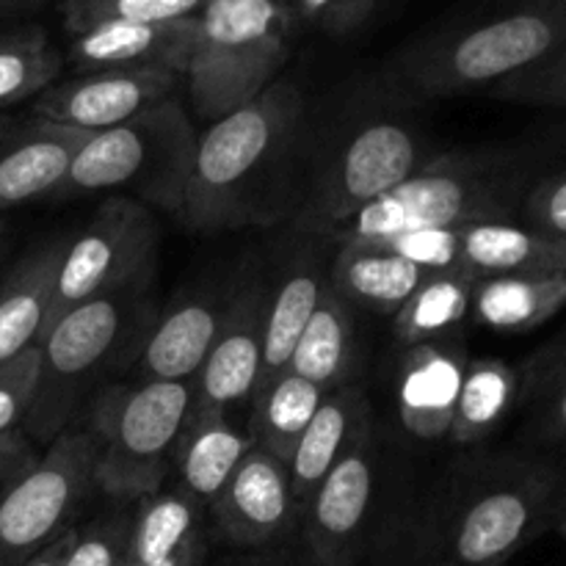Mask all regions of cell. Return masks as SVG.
Masks as SVG:
<instances>
[{
  "mask_svg": "<svg viewBox=\"0 0 566 566\" xmlns=\"http://www.w3.org/2000/svg\"><path fill=\"white\" fill-rule=\"evenodd\" d=\"M33 440L25 431H9L0 434V492L9 486V481L20 473L22 468L33 462Z\"/></svg>",
  "mask_w": 566,
  "mask_h": 566,
  "instance_id": "60d3db41",
  "label": "cell"
},
{
  "mask_svg": "<svg viewBox=\"0 0 566 566\" xmlns=\"http://www.w3.org/2000/svg\"><path fill=\"white\" fill-rule=\"evenodd\" d=\"M426 276H429V271L409 263L381 243L346 241L337 243L329 285L354 310L392 318L409 302V296L418 291Z\"/></svg>",
  "mask_w": 566,
  "mask_h": 566,
  "instance_id": "603a6c76",
  "label": "cell"
},
{
  "mask_svg": "<svg viewBox=\"0 0 566 566\" xmlns=\"http://www.w3.org/2000/svg\"><path fill=\"white\" fill-rule=\"evenodd\" d=\"M205 0H64L66 33L97 22H177L193 20Z\"/></svg>",
  "mask_w": 566,
  "mask_h": 566,
  "instance_id": "836d02e7",
  "label": "cell"
},
{
  "mask_svg": "<svg viewBox=\"0 0 566 566\" xmlns=\"http://www.w3.org/2000/svg\"><path fill=\"white\" fill-rule=\"evenodd\" d=\"M230 296V293H227ZM227 296L197 293L177 304L142 346L138 379L193 381L216 340L227 310Z\"/></svg>",
  "mask_w": 566,
  "mask_h": 566,
  "instance_id": "44dd1931",
  "label": "cell"
},
{
  "mask_svg": "<svg viewBox=\"0 0 566 566\" xmlns=\"http://www.w3.org/2000/svg\"><path fill=\"white\" fill-rule=\"evenodd\" d=\"M381 3L385 0H291L287 9L293 20L310 22L321 31L343 36L365 25Z\"/></svg>",
  "mask_w": 566,
  "mask_h": 566,
  "instance_id": "ab89813d",
  "label": "cell"
},
{
  "mask_svg": "<svg viewBox=\"0 0 566 566\" xmlns=\"http://www.w3.org/2000/svg\"><path fill=\"white\" fill-rule=\"evenodd\" d=\"M39 3H48V0H9V9L22 11V9H31V6H39Z\"/></svg>",
  "mask_w": 566,
  "mask_h": 566,
  "instance_id": "f6af8a7d",
  "label": "cell"
},
{
  "mask_svg": "<svg viewBox=\"0 0 566 566\" xmlns=\"http://www.w3.org/2000/svg\"><path fill=\"white\" fill-rule=\"evenodd\" d=\"M197 17L177 22H97L70 33V59L81 72L166 66L186 77Z\"/></svg>",
  "mask_w": 566,
  "mask_h": 566,
  "instance_id": "e0dca14e",
  "label": "cell"
},
{
  "mask_svg": "<svg viewBox=\"0 0 566 566\" xmlns=\"http://www.w3.org/2000/svg\"><path fill=\"white\" fill-rule=\"evenodd\" d=\"M520 370L495 357L468 359L448 440L457 446H479L490 440L503 420L517 409Z\"/></svg>",
  "mask_w": 566,
  "mask_h": 566,
  "instance_id": "83f0119b",
  "label": "cell"
},
{
  "mask_svg": "<svg viewBox=\"0 0 566 566\" xmlns=\"http://www.w3.org/2000/svg\"><path fill=\"white\" fill-rule=\"evenodd\" d=\"M418 99L398 92L385 75L352 86L335 114L329 138L313 147L304 175L298 227L326 238L415 175L431 155L415 125Z\"/></svg>",
  "mask_w": 566,
  "mask_h": 566,
  "instance_id": "7a4b0ae2",
  "label": "cell"
},
{
  "mask_svg": "<svg viewBox=\"0 0 566 566\" xmlns=\"http://www.w3.org/2000/svg\"><path fill=\"white\" fill-rule=\"evenodd\" d=\"M199 534H202V503L180 486L160 490L133 506L127 558L133 566L158 564Z\"/></svg>",
  "mask_w": 566,
  "mask_h": 566,
  "instance_id": "f546056e",
  "label": "cell"
},
{
  "mask_svg": "<svg viewBox=\"0 0 566 566\" xmlns=\"http://www.w3.org/2000/svg\"><path fill=\"white\" fill-rule=\"evenodd\" d=\"M462 265L475 276L566 274V241L523 221H479L462 227Z\"/></svg>",
  "mask_w": 566,
  "mask_h": 566,
  "instance_id": "484cf974",
  "label": "cell"
},
{
  "mask_svg": "<svg viewBox=\"0 0 566 566\" xmlns=\"http://www.w3.org/2000/svg\"><path fill=\"white\" fill-rule=\"evenodd\" d=\"M553 528L566 539V481H564V490L562 497H558V509H556V520H553Z\"/></svg>",
  "mask_w": 566,
  "mask_h": 566,
  "instance_id": "ee69618b",
  "label": "cell"
},
{
  "mask_svg": "<svg viewBox=\"0 0 566 566\" xmlns=\"http://www.w3.org/2000/svg\"><path fill=\"white\" fill-rule=\"evenodd\" d=\"M280 3H285V6H287V3H291V0H280Z\"/></svg>",
  "mask_w": 566,
  "mask_h": 566,
  "instance_id": "f907efd6",
  "label": "cell"
},
{
  "mask_svg": "<svg viewBox=\"0 0 566 566\" xmlns=\"http://www.w3.org/2000/svg\"><path fill=\"white\" fill-rule=\"evenodd\" d=\"M99 440L92 426L70 423L48 451L0 492V566H22L72 528V517L97 490Z\"/></svg>",
  "mask_w": 566,
  "mask_h": 566,
  "instance_id": "30bf717a",
  "label": "cell"
},
{
  "mask_svg": "<svg viewBox=\"0 0 566 566\" xmlns=\"http://www.w3.org/2000/svg\"><path fill=\"white\" fill-rule=\"evenodd\" d=\"M293 22L280 0H205L182 77L197 116L213 122L265 92L291 53Z\"/></svg>",
  "mask_w": 566,
  "mask_h": 566,
  "instance_id": "ba28073f",
  "label": "cell"
},
{
  "mask_svg": "<svg viewBox=\"0 0 566 566\" xmlns=\"http://www.w3.org/2000/svg\"><path fill=\"white\" fill-rule=\"evenodd\" d=\"M158 221L147 205L108 197L75 238H66L48 326L92 298L147 285Z\"/></svg>",
  "mask_w": 566,
  "mask_h": 566,
  "instance_id": "8fae6325",
  "label": "cell"
},
{
  "mask_svg": "<svg viewBox=\"0 0 566 566\" xmlns=\"http://www.w3.org/2000/svg\"><path fill=\"white\" fill-rule=\"evenodd\" d=\"M566 310V274L479 276L470 298V318L492 332H534Z\"/></svg>",
  "mask_w": 566,
  "mask_h": 566,
  "instance_id": "d4e9b609",
  "label": "cell"
},
{
  "mask_svg": "<svg viewBox=\"0 0 566 566\" xmlns=\"http://www.w3.org/2000/svg\"><path fill=\"white\" fill-rule=\"evenodd\" d=\"M528 434L545 446L566 448V332L542 346L520 370V401Z\"/></svg>",
  "mask_w": 566,
  "mask_h": 566,
  "instance_id": "1f68e13d",
  "label": "cell"
},
{
  "mask_svg": "<svg viewBox=\"0 0 566 566\" xmlns=\"http://www.w3.org/2000/svg\"><path fill=\"white\" fill-rule=\"evenodd\" d=\"M249 448L252 437L249 431L238 429L230 412L193 409L175 457V470L180 479L177 486L197 497L202 506H210Z\"/></svg>",
  "mask_w": 566,
  "mask_h": 566,
  "instance_id": "cb8c5ba5",
  "label": "cell"
},
{
  "mask_svg": "<svg viewBox=\"0 0 566 566\" xmlns=\"http://www.w3.org/2000/svg\"><path fill=\"white\" fill-rule=\"evenodd\" d=\"M133 506L114 503L111 512L99 514L83 528H75L61 566H119L122 558L127 556V542H130Z\"/></svg>",
  "mask_w": 566,
  "mask_h": 566,
  "instance_id": "e575fe53",
  "label": "cell"
},
{
  "mask_svg": "<svg viewBox=\"0 0 566 566\" xmlns=\"http://www.w3.org/2000/svg\"><path fill=\"white\" fill-rule=\"evenodd\" d=\"M376 495L374 426L354 440L340 462L304 503V536L321 566H352L368 534Z\"/></svg>",
  "mask_w": 566,
  "mask_h": 566,
  "instance_id": "4fadbf2b",
  "label": "cell"
},
{
  "mask_svg": "<svg viewBox=\"0 0 566 566\" xmlns=\"http://www.w3.org/2000/svg\"><path fill=\"white\" fill-rule=\"evenodd\" d=\"M191 403L193 381H138L103 390L88 415L99 440L97 490L127 506L164 490L175 473Z\"/></svg>",
  "mask_w": 566,
  "mask_h": 566,
  "instance_id": "9c48e42d",
  "label": "cell"
},
{
  "mask_svg": "<svg viewBox=\"0 0 566 566\" xmlns=\"http://www.w3.org/2000/svg\"><path fill=\"white\" fill-rule=\"evenodd\" d=\"M464 368L468 354L451 337L409 346L398 374V415L409 434L426 442L446 440Z\"/></svg>",
  "mask_w": 566,
  "mask_h": 566,
  "instance_id": "ac0fdd59",
  "label": "cell"
},
{
  "mask_svg": "<svg viewBox=\"0 0 566 566\" xmlns=\"http://www.w3.org/2000/svg\"><path fill=\"white\" fill-rule=\"evenodd\" d=\"M210 509L219 534L230 545H269L291 528L298 512L287 464L263 448L252 446Z\"/></svg>",
  "mask_w": 566,
  "mask_h": 566,
  "instance_id": "9a60e30c",
  "label": "cell"
},
{
  "mask_svg": "<svg viewBox=\"0 0 566 566\" xmlns=\"http://www.w3.org/2000/svg\"><path fill=\"white\" fill-rule=\"evenodd\" d=\"M72 536H75V528L66 531L64 536H59L53 545H48L42 553H36L33 558H28L22 566H61L64 564L66 551H70V545H72Z\"/></svg>",
  "mask_w": 566,
  "mask_h": 566,
  "instance_id": "7bdbcfd3",
  "label": "cell"
},
{
  "mask_svg": "<svg viewBox=\"0 0 566 566\" xmlns=\"http://www.w3.org/2000/svg\"><path fill=\"white\" fill-rule=\"evenodd\" d=\"M6 230H9V224H6V221L0 219V252H3V243H6Z\"/></svg>",
  "mask_w": 566,
  "mask_h": 566,
  "instance_id": "bcb514c9",
  "label": "cell"
},
{
  "mask_svg": "<svg viewBox=\"0 0 566 566\" xmlns=\"http://www.w3.org/2000/svg\"><path fill=\"white\" fill-rule=\"evenodd\" d=\"M566 44V0H501L481 14L423 33L387 59L381 75L418 99L490 92Z\"/></svg>",
  "mask_w": 566,
  "mask_h": 566,
  "instance_id": "277c9868",
  "label": "cell"
},
{
  "mask_svg": "<svg viewBox=\"0 0 566 566\" xmlns=\"http://www.w3.org/2000/svg\"><path fill=\"white\" fill-rule=\"evenodd\" d=\"M64 70V55L44 28L28 25L0 33V111L39 97Z\"/></svg>",
  "mask_w": 566,
  "mask_h": 566,
  "instance_id": "d6a6232c",
  "label": "cell"
},
{
  "mask_svg": "<svg viewBox=\"0 0 566 566\" xmlns=\"http://www.w3.org/2000/svg\"><path fill=\"white\" fill-rule=\"evenodd\" d=\"M6 125H9V119H0V130H3Z\"/></svg>",
  "mask_w": 566,
  "mask_h": 566,
  "instance_id": "681fc988",
  "label": "cell"
},
{
  "mask_svg": "<svg viewBox=\"0 0 566 566\" xmlns=\"http://www.w3.org/2000/svg\"><path fill=\"white\" fill-rule=\"evenodd\" d=\"M357 363V318L354 307L326 285L313 318L304 326L287 370L313 381L324 392L348 385Z\"/></svg>",
  "mask_w": 566,
  "mask_h": 566,
  "instance_id": "4316f807",
  "label": "cell"
},
{
  "mask_svg": "<svg viewBox=\"0 0 566 566\" xmlns=\"http://www.w3.org/2000/svg\"><path fill=\"white\" fill-rule=\"evenodd\" d=\"M556 144L512 142L431 155L409 180L365 205L326 241L379 243L429 227L520 221L525 197L551 171Z\"/></svg>",
  "mask_w": 566,
  "mask_h": 566,
  "instance_id": "3957f363",
  "label": "cell"
},
{
  "mask_svg": "<svg viewBox=\"0 0 566 566\" xmlns=\"http://www.w3.org/2000/svg\"><path fill=\"white\" fill-rule=\"evenodd\" d=\"M265 276H243L241 285L227 296L216 340L193 379V409L232 412L252 401L263 368L265 304H269Z\"/></svg>",
  "mask_w": 566,
  "mask_h": 566,
  "instance_id": "5bb4252c",
  "label": "cell"
},
{
  "mask_svg": "<svg viewBox=\"0 0 566 566\" xmlns=\"http://www.w3.org/2000/svg\"><path fill=\"white\" fill-rule=\"evenodd\" d=\"M566 470L547 459H486L462 481L442 523L446 566H503L553 528Z\"/></svg>",
  "mask_w": 566,
  "mask_h": 566,
  "instance_id": "8992f818",
  "label": "cell"
},
{
  "mask_svg": "<svg viewBox=\"0 0 566 566\" xmlns=\"http://www.w3.org/2000/svg\"><path fill=\"white\" fill-rule=\"evenodd\" d=\"M326 392L302 376L285 374L276 376L269 387L252 398V420H249V437L252 446L263 448L271 457L291 462L298 440L307 431L310 420L318 412Z\"/></svg>",
  "mask_w": 566,
  "mask_h": 566,
  "instance_id": "f1b7e54d",
  "label": "cell"
},
{
  "mask_svg": "<svg viewBox=\"0 0 566 566\" xmlns=\"http://www.w3.org/2000/svg\"><path fill=\"white\" fill-rule=\"evenodd\" d=\"M64 243L66 238H53L31 249L0 276V365L42 340L53 310Z\"/></svg>",
  "mask_w": 566,
  "mask_h": 566,
  "instance_id": "ffe728a7",
  "label": "cell"
},
{
  "mask_svg": "<svg viewBox=\"0 0 566 566\" xmlns=\"http://www.w3.org/2000/svg\"><path fill=\"white\" fill-rule=\"evenodd\" d=\"M326 285H329V276H326L324 258H321L315 243H304L282 263L280 276L269 285L263 368H260V381L254 396L287 370L293 348H296L307 321L313 318Z\"/></svg>",
  "mask_w": 566,
  "mask_h": 566,
  "instance_id": "d6986e66",
  "label": "cell"
},
{
  "mask_svg": "<svg viewBox=\"0 0 566 566\" xmlns=\"http://www.w3.org/2000/svg\"><path fill=\"white\" fill-rule=\"evenodd\" d=\"M409 263L420 265L429 274L464 269L462 265V227H429V230L403 232V235L379 241Z\"/></svg>",
  "mask_w": 566,
  "mask_h": 566,
  "instance_id": "8d00e7d4",
  "label": "cell"
},
{
  "mask_svg": "<svg viewBox=\"0 0 566 566\" xmlns=\"http://www.w3.org/2000/svg\"><path fill=\"white\" fill-rule=\"evenodd\" d=\"M119 566H133V564H130V558H127V556H125V558H122V562H119Z\"/></svg>",
  "mask_w": 566,
  "mask_h": 566,
  "instance_id": "c3c4849f",
  "label": "cell"
},
{
  "mask_svg": "<svg viewBox=\"0 0 566 566\" xmlns=\"http://www.w3.org/2000/svg\"><path fill=\"white\" fill-rule=\"evenodd\" d=\"M9 0H0V14H9Z\"/></svg>",
  "mask_w": 566,
  "mask_h": 566,
  "instance_id": "7dc6e473",
  "label": "cell"
},
{
  "mask_svg": "<svg viewBox=\"0 0 566 566\" xmlns=\"http://www.w3.org/2000/svg\"><path fill=\"white\" fill-rule=\"evenodd\" d=\"M88 136L33 116L20 125L9 122L0 130V216L36 199H53Z\"/></svg>",
  "mask_w": 566,
  "mask_h": 566,
  "instance_id": "2e32d148",
  "label": "cell"
},
{
  "mask_svg": "<svg viewBox=\"0 0 566 566\" xmlns=\"http://www.w3.org/2000/svg\"><path fill=\"white\" fill-rule=\"evenodd\" d=\"M479 276L468 269L437 271L420 282L409 302L392 315L396 335L403 346L440 340L470 318V298Z\"/></svg>",
  "mask_w": 566,
  "mask_h": 566,
  "instance_id": "4dcf8cb0",
  "label": "cell"
},
{
  "mask_svg": "<svg viewBox=\"0 0 566 566\" xmlns=\"http://www.w3.org/2000/svg\"><path fill=\"white\" fill-rule=\"evenodd\" d=\"M147 285L92 298L55 318L39 340V381L22 423L31 440L53 442L75 420L83 396L147 324Z\"/></svg>",
  "mask_w": 566,
  "mask_h": 566,
  "instance_id": "52a82bcc",
  "label": "cell"
},
{
  "mask_svg": "<svg viewBox=\"0 0 566 566\" xmlns=\"http://www.w3.org/2000/svg\"><path fill=\"white\" fill-rule=\"evenodd\" d=\"M304 105L296 81L276 77L197 138L180 219L197 232L274 224L298 213L304 188Z\"/></svg>",
  "mask_w": 566,
  "mask_h": 566,
  "instance_id": "6da1fadb",
  "label": "cell"
},
{
  "mask_svg": "<svg viewBox=\"0 0 566 566\" xmlns=\"http://www.w3.org/2000/svg\"><path fill=\"white\" fill-rule=\"evenodd\" d=\"M520 221L566 241V169H551L525 197Z\"/></svg>",
  "mask_w": 566,
  "mask_h": 566,
  "instance_id": "f35d334b",
  "label": "cell"
},
{
  "mask_svg": "<svg viewBox=\"0 0 566 566\" xmlns=\"http://www.w3.org/2000/svg\"><path fill=\"white\" fill-rule=\"evenodd\" d=\"M486 94L501 103L566 111V44L536 64L509 75L506 81L495 83Z\"/></svg>",
  "mask_w": 566,
  "mask_h": 566,
  "instance_id": "d590c367",
  "label": "cell"
},
{
  "mask_svg": "<svg viewBox=\"0 0 566 566\" xmlns=\"http://www.w3.org/2000/svg\"><path fill=\"white\" fill-rule=\"evenodd\" d=\"M202 562H205V536L199 534L193 536V539H188L180 551L171 553L169 558L149 566H202Z\"/></svg>",
  "mask_w": 566,
  "mask_h": 566,
  "instance_id": "b9f144b4",
  "label": "cell"
},
{
  "mask_svg": "<svg viewBox=\"0 0 566 566\" xmlns=\"http://www.w3.org/2000/svg\"><path fill=\"white\" fill-rule=\"evenodd\" d=\"M39 381V346L0 365V434L17 431L28 418Z\"/></svg>",
  "mask_w": 566,
  "mask_h": 566,
  "instance_id": "74e56055",
  "label": "cell"
},
{
  "mask_svg": "<svg viewBox=\"0 0 566 566\" xmlns=\"http://www.w3.org/2000/svg\"><path fill=\"white\" fill-rule=\"evenodd\" d=\"M197 138L191 116L175 94L125 125L92 133L77 149L53 202L105 193L180 213Z\"/></svg>",
  "mask_w": 566,
  "mask_h": 566,
  "instance_id": "5b68a950",
  "label": "cell"
},
{
  "mask_svg": "<svg viewBox=\"0 0 566 566\" xmlns=\"http://www.w3.org/2000/svg\"><path fill=\"white\" fill-rule=\"evenodd\" d=\"M180 83V72L166 66L81 72L33 97L31 116L72 130H111L175 97Z\"/></svg>",
  "mask_w": 566,
  "mask_h": 566,
  "instance_id": "7c38bea8",
  "label": "cell"
},
{
  "mask_svg": "<svg viewBox=\"0 0 566 566\" xmlns=\"http://www.w3.org/2000/svg\"><path fill=\"white\" fill-rule=\"evenodd\" d=\"M370 407L365 392L357 385H343L326 392L318 412L310 420L307 431L298 440L287 473H291V492L298 512L313 497L321 481L329 475L343 459V453L354 446L365 429H370Z\"/></svg>",
  "mask_w": 566,
  "mask_h": 566,
  "instance_id": "7402d4cb",
  "label": "cell"
}]
</instances>
